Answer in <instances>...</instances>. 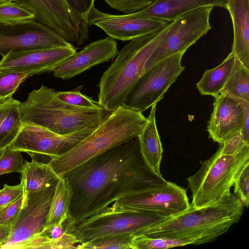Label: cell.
<instances>
[{
	"instance_id": "1",
	"label": "cell",
	"mask_w": 249,
	"mask_h": 249,
	"mask_svg": "<svg viewBox=\"0 0 249 249\" xmlns=\"http://www.w3.org/2000/svg\"><path fill=\"white\" fill-rule=\"evenodd\" d=\"M61 177L71 190L69 214L75 224L137 190L166 181L145 162L138 137L85 161Z\"/></svg>"
},
{
	"instance_id": "2",
	"label": "cell",
	"mask_w": 249,
	"mask_h": 249,
	"mask_svg": "<svg viewBox=\"0 0 249 249\" xmlns=\"http://www.w3.org/2000/svg\"><path fill=\"white\" fill-rule=\"evenodd\" d=\"M244 207L241 200L231 193L219 201L207 206L195 208L191 205L184 212L146 230L142 235L195 239L199 245L210 243L238 222Z\"/></svg>"
},
{
	"instance_id": "3",
	"label": "cell",
	"mask_w": 249,
	"mask_h": 249,
	"mask_svg": "<svg viewBox=\"0 0 249 249\" xmlns=\"http://www.w3.org/2000/svg\"><path fill=\"white\" fill-rule=\"evenodd\" d=\"M23 124L38 126L58 134L70 133L86 127H98L113 111L103 107H79L66 103L53 89L41 85L20 102Z\"/></svg>"
},
{
	"instance_id": "4",
	"label": "cell",
	"mask_w": 249,
	"mask_h": 249,
	"mask_svg": "<svg viewBox=\"0 0 249 249\" xmlns=\"http://www.w3.org/2000/svg\"><path fill=\"white\" fill-rule=\"evenodd\" d=\"M147 122L142 112L121 105L74 147L48 163L61 177L85 161L138 137Z\"/></svg>"
},
{
	"instance_id": "5",
	"label": "cell",
	"mask_w": 249,
	"mask_h": 249,
	"mask_svg": "<svg viewBox=\"0 0 249 249\" xmlns=\"http://www.w3.org/2000/svg\"><path fill=\"white\" fill-rule=\"evenodd\" d=\"M168 22L159 31L130 40L119 52L98 85V104L113 111L123 102L145 71V63L166 32Z\"/></svg>"
},
{
	"instance_id": "6",
	"label": "cell",
	"mask_w": 249,
	"mask_h": 249,
	"mask_svg": "<svg viewBox=\"0 0 249 249\" xmlns=\"http://www.w3.org/2000/svg\"><path fill=\"white\" fill-rule=\"evenodd\" d=\"M248 163L249 146L233 156L221 155L218 149L211 158L201 162L196 173L187 178L192 193L191 205L201 208L229 195L236 178Z\"/></svg>"
},
{
	"instance_id": "7",
	"label": "cell",
	"mask_w": 249,
	"mask_h": 249,
	"mask_svg": "<svg viewBox=\"0 0 249 249\" xmlns=\"http://www.w3.org/2000/svg\"><path fill=\"white\" fill-rule=\"evenodd\" d=\"M169 218L156 213L123 208L114 202L100 212L75 224L73 234L79 244L118 234L138 236L142 235L148 228Z\"/></svg>"
},
{
	"instance_id": "8",
	"label": "cell",
	"mask_w": 249,
	"mask_h": 249,
	"mask_svg": "<svg viewBox=\"0 0 249 249\" xmlns=\"http://www.w3.org/2000/svg\"><path fill=\"white\" fill-rule=\"evenodd\" d=\"M184 53L171 55L145 71L129 91L122 105L142 113L157 104L184 70L185 67L181 65Z\"/></svg>"
},
{
	"instance_id": "9",
	"label": "cell",
	"mask_w": 249,
	"mask_h": 249,
	"mask_svg": "<svg viewBox=\"0 0 249 249\" xmlns=\"http://www.w3.org/2000/svg\"><path fill=\"white\" fill-rule=\"evenodd\" d=\"M213 7L204 6L187 12L168 23L163 37L145 65V71L171 55L185 52L211 29L209 19Z\"/></svg>"
},
{
	"instance_id": "10",
	"label": "cell",
	"mask_w": 249,
	"mask_h": 249,
	"mask_svg": "<svg viewBox=\"0 0 249 249\" xmlns=\"http://www.w3.org/2000/svg\"><path fill=\"white\" fill-rule=\"evenodd\" d=\"M97 127H86L70 133L58 134L44 128L23 124L12 149L29 154L32 160L59 157L70 150Z\"/></svg>"
},
{
	"instance_id": "11",
	"label": "cell",
	"mask_w": 249,
	"mask_h": 249,
	"mask_svg": "<svg viewBox=\"0 0 249 249\" xmlns=\"http://www.w3.org/2000/svg\"><path fill=\"white\" fill-rule=\"evenodd\" d=\"M115 202L123 208L154 213L170 217L184 212L191 206L186 190L166 180L137 190Z\"/></svg>"
},
{
	"instance_id": "12",
	"label": "cell",
	"mask_w": 249,
	"mask_h": 249,
	"mask_svg": "<svg viewBox=\"0 0 249 249\" xmlns=\"http://www.w3.org/2000/svg\"><path fill=\"white\" fill-rule=\"evenodd\" d=\"M56 183L38 192L23 194L20 210L11 223L8 239L0 249H20L42 231Z\"/></svg>"
},
{
	"instance_id": "13",
	"label": "cell",
	"mask_w": 249,
	"mask_h": 249,
	"mask_svg": "<svg viewBox=\"0 0 249 249\" xmlns=\"http://www.w3.org/2000/svg\"><path fill=\"white\" fill-rule=\"evenodd\" d=\"M35 15V20L57 32L69 42L81 45L89 38V25L65 0H14Z\"/></svg>"
},
{
	"instance_id": "14",
	"label": "cell",
	"mask_w": 249,
	"mask_h": 249,
	"mask_svg": "<svg viewBox=\"0 0 249 249\" xmlns=\"http://www.w3.org/2000/svg\"><path fill=\"white\" fill-rule=\"evenodd\" d=\"M73 46L57 32L34 19L15 24L0 22V55L31 49Z\"/></svg>"
},
{
	"instance_id": "15",
	"label": "cell",
	"mask_w": 249,
	"mask_h": 249,
	"mask_svg": "<svg viewBox=\"0 0 249 249\" xmlns=\"http://www.w3.org/2000/svg\"><path fill=\"white\" fill-rule=\"evenodd\" d=\"M87 22L89 26L95 25L101 28L109 36L123 41L155 33L168 23L155 18L109 14L95 6L89 14Z\"/></svg>"
},
{
	"instance_id": "16",
	"label": "cell",
	"mask_w": 249,
	"mask_h": 249,
	"mask_svg": "<svg viewBox=\"0 0 249 249\" xmlns=\"http://www.w3.org/2000/svg\"><path fill=\"white\" fill-rule=\"evenodd\" d=\"M214 97L207 131L209 138L222 145L228 138L240 130L249 114V103L226 93H220Z\"/></svg>"
},
{
	"instance_id": "17",
	"label": "cell",
	"mask_w": 249,
	"mask_h": 249,
	"mask_svg": "<svg viewBox=\"0 0 249 249\" xmlns=\"http://www.w3.org/2000/svg\"><path fill=\"white\" fill-rule=\"evenodd\" d=\"M118 53L116 39L108 36L91 42L82 51L50 67L47 72H53L55 77L69 79L114 58Z\"/></svg>"
},
{
	"instance_id": "18",
	"label": "cell",
	"mask_w": 249,
	"mask_h": 249,
	"mask_svg": "<svg viewBox=\"0 0 249 249\" xmlns=\"http://www.w3.org/2000/svg\"><path fill=\"white\" fill-rule=\"evenodd\" d=\"M77 52L73 46L10 52L0 60V69H39L44 72Z\"/></svg>"
},
{
	"instance_id": "19",
	"label": "cell",
	"mask_w": 249,
	"mask_h": 249,
	"mask_svg": "<svg viewBox=\"0 0 249 249\" xmlns=\"http://www.w3.org/2000/svg\"><path fill=\"white\" fill-rule=\"evenodd\" d=\"M226 0H153L144 9L131 14L132 17L151 18L170 22L196 8L211 5L225 8Z\"/></svg>"
},
{
	"instance_id": "20",
	"label": "cell",
	"mask_w": 249,
	"mask_h": 249,
	"mask_svg": "<svg viewBox=\"0 0 249 249\" xmlns=\"http://www.w3.org/2000/svg\"><path fill=\"white\" fill-rule=\"evenodd\" d=\"M233 29L231 53L249 69V0H226Z\"/></svg>"
},
{
	"instance_id": "21",
	"label": "cell",
	"mask_w": 249,
	"mask_h": 249,
	"mask_svg": "<svg viewBox=\"0 0 249 249\" xmlns=\"http://www.w3.org/2000/svg\"><path fill=\"white\" fill-rule=\"evenodd\" d=\"M156 105L151 107L146 124L138 138L145 162L155 173L162 177L160 167L163 150L156 123Z\"/></svg>"
},
{
	"instance_id": "22",
	"label": "cell",
	"mask_w": 249,
	"mask_h": 249,
	"mask_svg": "<svg viewBox=\"0 0 249 249\" xmlns=\"http://www.w3.org/2000/svg\"><path fill=\"white\" fill-rule=\"evenodd\" d=\"M241 64L231 52L220 64L204 72L196 85L199 93L213 97L220 94L231 75Z\"/></svg>"
},
{
	"instance_id": "23",
	"label": "cell",
	"mask_w": 249,
	"mask_h": 249,
	"mask_svg": "<svg viewBox=\"0 0 249 249\" xmlns=\"http://www.w3.org/2000/svg\"><path fill=\"white\" fill-rule=\"evenodd\" d=\"M23 194L36 192L56 183L60 178L48 163L25 160L21 173Z\"/></svg>"
},
{
	"instance_id": "24",
	"label": "cell",
	"mask_w": 249,
	"mask_h": 249,
	"mask_svg": "<svg viewBox=\"0 0 249 249\" xmlns=\"http://www.w3.org/2000/svg\"><path fill=\"white\" fill-rule=\"evenodd\" d=\"M20 103L13 97L0 103V148L10 146L22 127Z\"/></svg>"
},
{
	"instance_id": "25",
	"label": "cell",
	"mask_w": 249,
	"mask_h": 249,
	"mask_svg": "<svg viewBox=\"0 0 249 249\" xmlns=\"http://www.w3.org/2000/svg\"><path fill=\"white\" fill-rule=\"evenodd\" d=\"M71 190L67 180L60 177L55 187L47 220L44 228L58 224L69 215Z\"/></svg>"
},
{
	"instance_id": "26",
	"label": "cell",
	"mask_w": 249,
	"mask_h": 249,
	"mask_svg": "<svg viewBox=\"0 0 249 249\" xmlns=\"http://www.w3.org/2000/svg\"><path fill=\"white\" fill-rule=\"evenodd\" d=\"M43 73L39 69L15 70L0 69V96L3 100L13 97L20 84L27 78Z\"/></svg>"
},
{
	"instance_id": "27",
	"label": "cell",
	"mask_w": 249,
	"mask_h": 249,
	"mask_svg": "<svg viewBox=\"0 0 249 249\" xmlns=\"http://www.w3.org/2000/svg\"><path fill=\"white\" fill-rule=\"evenodd\" d=\"M221 93L249 103V69L240 65L231 75Z\"/></svg>"
},
{
	"instance_id": "28",
	"label": "cell",
	"mask_w": 249,
	"mask_h": 249,
	"mask_svg": "<svg viewBox=\"0 0 249 249\" xmlns=\"http://www.w3.org/2000/svg\"><path fill=\"white\" fill-rule=\"evenodd\" d=\"M189 245H198L195 239L150 237L145 235L135 236L132 249H165Z\"/></svg>"
},
{
	"instance_id": "29",
	"label": "cell",
	"mask_w": 249,
	"mask_h": 249,
	"mask_svg": "<svg viewBox=\"0 0 249 249\" xmlns=\"http://www.w3.org/2000/svg\"><path fill=\"white\" fill-rule=\"evenodd\" d=\"M134 236L130 234L111 235L86 243L78 244V249H132Z\"/></svg>"
},
{
	"instance_id": "30",
	"label": "cell",
	"mask_w": 249,
	"mask_h": 249,
	"mask_svg": "<svg viewBox=\"0 0 249 249\" xmlns=\"http://www.w3.org/2000/svg\"><path fill=\"white\" fill-rule=\"evenodd\" d=\"M35 19L34 13L15 1L0 3V22L15 24Z\"/></svg>"
},
{
	"instance_id": "31",
	"label": "cell",
	"mask_w": 249,
	"mask_h": 249,
	"mask_svg": "<svg viewBox=\"0 0 249 249\" xmlns=\"http://www.w3.org/2000/svg\"><path fill=\"white\" fill-rule=\"evenodd\" d=\"M25 161L20 152L7 147L0 155V175L10 173H20Z\"/></svg>"
},
{
	"instance_id": "32",
	"label": "cell",
	"mask_w": 249,
	"mask_h": 249,
	"mask_svg": "<svg viewBox=\"0 0 249 249\" xmlns=\"http://www.w3.org/2000/svg\"><path fill=\"white\" fill-rule=\"evenodd\" d=\"M82 87L83 86L78 87L71 91H56V94L61 100L71 105L85 108L102 107L98 104L97 102L81 93Z\"/></svg>"
},
{
	"instance_id": "33",
	"label": "cell",
	"mask_w": 249,
	"mask_h": 249,
	"mask_svg": "<svg viewBox=\"0 0 249 249\" xmlns=\"http://www.w3.org/2000/svg\"><path fill=\"white\" fill-rule=\"evenodd\" d=\"M109 6L125 14H131L140 11L149 4L153 0H103Z\"/></svg>"
},
{
	"instance_id": "34",
	"label": "cell",
	"mask_w": 249,
	"mask_h": 249,
	"mask_svg": "<svg viewBox=\"0 0 249 249\" xmlns=\"http://www.w3.org/2000/svg\"><path fill=\"white\" fill-rule=\"evenodd\" d=\"M234 194L241 200L244 207L249 205V163L242 170L234 183Z\"/></svg>"
},
{
	"instance_id": "35",
	"label": "cell",
	"mask_w": 249,
	"mask_h": 249,
	"mask_svg": "<svg viewBox=\"0 0 249 249\" xmlns=\"http://www.w3.org/2000/svg\"><path fill=\"white\" fill-rule=\"evenodd\" d=\"M246 146H249L244 140L240 131L228 138L218 149L220 154L233 156L239 153Z\"/></svg>"
},
{
	"instance_id": "36",
	"label": "cell",
	"mask_w": 249,
	"mask_h": 249,
	"mask_svg": "<svg viewBox=\"0 0 249 249\" xmlns=\"http://www.w3.org/2000/svg\"><path fill=\"white\" fill-rule=\"evenodd\" d=\"M23 200V194L16 200L0 209V223L11 225L19 212Z\"/></svg>"
},
{
	"instance_id": "37",
	"label": "cell",
	"mask_w": 249,
	"mask_h": 249,
	"mask_svg": "<svg viewBox=\"0 0 249 249\" xmlns=\"http://www.w3.org/2000/svg\"><path fill=\"white\" fill-rule=\"evenodd\" d=\"M23 194L21 183L14 186L4 184L0 190V209L16 200Z\"/></svg>"
},
{
	"instance_id": "38",
	"label": "cell",
	"mask_w": 249,
	"mask_h": 249,
	"mask_svg": "<svg viewBox=\"0 0 249 249\" xmlns=\"http://www.w3.org/2000/svg\"><path fill=\"white\" fill-rule=\"evenodd\" d=\"M69 7L86 22L95 0H65Z\"/></svg>"
},
{
	"instance_id": "39",
	"label": "cell",
	"mask_w": 249,
	"mask_h": 249,
	"mask_svg": "<svg viewBox=\"0 0 249 249\" xmlns=\"http://www.w3.org/2000/svg\"><path fill=\"white\" fill-rule=\"evenodd\" d=\"M10 229L11 225L0 223V249L6 242Z\"/></svg>"
},
{
	"instance_id": "40",
	"label": "cell",
	"mask_w": 249,
	"mask_h": 249,
	"mask_svg": "<svg viewBox=\"0 0 249 249\" xmlns=\"http://www.w3.org/2000/svg\"><path fill=\"white\" fill-rule=\"evenodd\" d=\"M14 0H0V3L7 2H11L13 1Z\"/></svg>"
},
{
	"instance_id": "41",
	"label": "cell",
	"mask_w": 249,
	"mask_h": 249,
	"mask_svg": "<svg viewBox=\"0 0 249 249\" xmlns=\"http://www.w3.org/2000/svg\"><path fill=\"white\" fill-rule=\"evenodd\" d=\"M5 148H0V155Z\"/></svg>"
},
{
	"instance_id": "42",
	"label": "cell",
	"mask_w": 249,
	"mask_h": 249,
	"mask_svg": "<svg viewBox=\"0 0 249 249\" xmlns=\"http://www.w3.org/2000/svg\"><path fill=\"white\" fill-rule=\"evenodd\" d=\"M4 100H3L0 96V103L2 102V101H3Z\"/></svg>"
}]
</instances>
